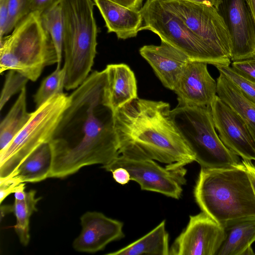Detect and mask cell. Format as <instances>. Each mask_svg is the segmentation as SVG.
I'll use <instances>...</instances> for the list:
<instances>
[{
	"instance_id": "3957f363",
	"label": "cell",
	"mask_w": 255,
	"mask_h": 255,
	"mask_svg": "<svg viewBox=\"0 0 255 255\" xmlns=\"http://www.w3.org/2000/svg\"><path fill=\"white\" fill-rule=\"evenodd\" d=\"M194 196L202 212L222 227L233 220L255 216V193L242 162L225 168H201Z\"/></svg>"
},
{
	"instance_id": "2e32d148",
	"label": "cell",
	"mask_w": 255,
	"mask_h": 255,
	"mask_svg": "<svg viewBox=\"0 0 255 255\" xmlns=\"http://www.w3.org/2000/svg\"><path fill=\"white\" fill-rule=\"evenodd\" d=\"M163 85L173 90L186 64L190 60L183 53L161 41L159 45H146L139 49Z\"/></svg>"
},
{
	"instance_id": "d6a6232c",
	"label": "cell",
	"mask_w": 255,
	"mask_h": 255,
	"mask_svg": "<svg viewBox=\"0 0 255 255\" xmlns=\"http://www.w3.org/2000/svg\"><path fill=\"white\" fill-rule=\"evenodd\" d=\"M9 0H0V39L5 36Z\"/></svg>"
},
{
	"instance_id": "6da1fadb",
	"label": "cell",
	"mask_w": 255,
	"mask_h": 255,
	"mask_svg": "<svg viewBox=\"0 0 255 255\" xmlns=\"http://www.w3.org/2000/svg\"><path fill=\"white\" fill-rule=\"evenodd\" d=\"M106 81L105 70L94 71L69 95L70 103L49 142V178H63L86 166L102 167L120 155L114 112L104 102Z\"/></svg>"
},
{
	"instance_id": "d590c367",
	"label": "cell",
	"mask_w": 255,
	"mask_h": 255,
	"mask_svg": "<svg viewBox=\"0 0 255 255\" xmlns=\"http://www.w3.org/2000/svg\"><path fill=\"white\" fill-rule=\"evenodd\" d=\"M248 173L254 192L255 193V165L251 161L243 159L241 161Z\"/></svg>"
},
{
	"instance_id": "d4e9b609",
	"label": "cell",
	"mask_w": 255,
	"mask_h": 255,
	"mask_svg": "<svg viewBox=\"0 0 255 255\" xmlns=\"http://www.w3.org/2000/svg\"><path fill=\"white\" fill-rule=\"evenodd\" d=\"M40 20L43 27L50 36L55 47L58 56L56 68H61L64 26L62 11L60 4L41 13Z\"/></svg>"
},
{
	"instance_id": "52a82bcc",
	"label": "cell",
	"mask_w": 255,
	"mask_h": 255,
	"mask_svg": "<svg viewBox=\"0 0 255 255\" xmlns=\"http://www.w3.org/2000/svg\"><path fill=\"white\" fill-rule=\"evenodd\" d=\"M70 103L69 95H55L32 113L24 127L0 151V179L12 174L30 154L49 142Z\"/></svg>"
},
{
	"instance_id": "4316f807",
	"label": "cell",
	"mask_w": 255,
	"mask_h": 255,
	"mask_svg": "<svg viewBox=\"0 0 255 255\" xmlns=\"http://www.w3.org/2000/svg\"><path fill=\"white\" fill-rule=\"evenodd\" d=\"M29 80L18 72L10 70L5 76L4 83L1 92L0 109L3 107L10 98L24 87Z\"/></svg>"
},
{
	"instance_id": "cb8c5ba5",
	"label": "cell",
	"mask_w": 255,
	"mask_h": 255,
	"mask_svg": "<svg viewBox=\"0 0 255 255\" xmlns=\"http://www.w3.org/2000/svg\"><path fill=\"white\" fill-rule=\"evenodd\" d=\"M36 193L34 190L26 192L24 199H14L12 205V212L16 218L14 229L20 243L24 246H27L30 241V218L33 212L37 211L36 205L41 199L36 197Z\"/></svg>"
},
{
	"instance_id": "e575fe53",
	"label": "cell",
	"mask_w": 255,
	"mask_h": 255,
	"mask_svg": "<svg viewBox=\"0 0 255 255\" xmlns=\"http://www.w3.org/2000/svg\"><path fill=\"white\" fill-rule=\"evenodd\" d=\"M125 7L140 9L142 6L143 0H110Z\"/></svg>"
},
{
	"instance_id": "4dcf8cb0",
	"label": "cell",
	"mask_w": 255,
	"mask_h": 255,
	"mask_svg": "<svg viewBox=\"0 0 255 255\" xmlns=\"http://www.w3.org/2000/svg\"><path fill=\"white\" fill-rule=\"evenodd\" d=\"M22 183L14 175H11L5 178L0 179V203L12 193H14Z\"/></svg>"
},
{
	"instance_id": "5bb4252c",
	"label": "cell",
	"mask_w": 255,
	"mask_h": 255,
	"mask_svg": "<svg viewBox=\"0 0 255 255\" xmlns=\"http://www.w3.org/2000/svg\"><path fill=\"white\" fill-rule=\"evenodd\" d=\"M80 235L73 243L77 252L94 254L103 250L109 243L125 237L123 223L97 211H88L80 218Z\"/></svg>"
},
{
	"instance_id": "5b68a950",
	"label": "cell",
	"mask_w": 255,
	"mask_h": 255,
	"mask_svg": "<svg viewBox=\"0 0 255 255\" xmlns=\"http://www.w3.org/2000/svg\"><path fill=\"white\" fill-rule=\"evenodd\" d=\"M57 63L55 47L39 12L26 15L9 35L0 39L1 74L14 70L34 82L45 67Z\"/></svg>"
},
{
	"instance_id": "4fadbf2b",
	"label": "cell",
	"mask_w": 255,
	"mask_h": 255,
	"mask_svg": "<svg viewBox=\"0 0 255 255\" xmlns=\"http://www.w3.org/2000/svg\"><path fill=\"white\" fill-rule=\"evenodd\" d=\"M221 0L218 11L231 36V61L255 57V26L246 0Z\"/></svg>"
},
{
	"instance_id": "f546056e",
	"label": "cell",
	"mask_w": 255,
	"mask_h": 255,
	"mask_svg": "<svg viewBox=\"0 0 255 255\" xmlns=\"http://www.w3.org/2000/svg\"><path fill=\"white\" fill-rule=\"evenodd\" d=\"M231 65L236 72L255 81V57L233 61Z\"/></svg>"
},
{
	"instance_id": "7c38bea8",
	"label": "cell",
	"mask_w": 255,
	"mask_h": 255,
	"mask_svg": "<svg viewBox=\"0 0 255 255\" xmlns=\"http://www.w3.org/2000/svg\"><path fill=\"white\" fill-rule=\"evenodd\" d=\"M210 107L224 144L243 159L255 161V137L245 122L217 95Z\"/></svg>"
},
{
	"instance_id": "ac0fdd59",
	"label": "cell",
	"mask_w": 255,
	"mask_h": 255,
	"mask_svg": "<svg viewBox=\"0 0 255 255\" xmlns=\"http://www.w3.org/2000/svg\"><path fill=\"white\" fill-rule=\"evenodd\" d=\"M103 17L108 33L119 39L136 36L143 25L140 9L129 8L110 0H93Z\"/></svg>"
},
{
	"instance_id": "9c48e42d",
	"label": "cell",
	"mask_w": 255,
	"mask_h": 255,
	"mask_svg": "<svg viewBox=\"0 0 255 255\" xmlns=\"http://www.w3.org/2000/svg\"><path fill=\"white\" fill-rule=\"evenodd\" d=\"M161 0L208 47L221 65H230L231 36L217 9L189 0Z\"/></svg>"
},
{
	"instance_id": "1f68e13d",
	"label": "cell",
	"mask_w": 255,
	"mask_h": 255,
	"mask_svg": "<svg viewBox=\"0 0 255 255\" xmlns=\"http://www.w3.org/2000/svg\"><path fill=\"white\" fill-rule=\"evenodd\" d=\"M60 0H26L30 13H40L59 3Z\"/></svg>"
},
{
	"instance_id": "9a60e30c",
	"label": "cell",
	"mask_w": 255,
	"mask_h": 255,
	"mask_svg": "<svg viewBox=\"0 0 255 255\" xmlns=\"http://www.w3.org/2000/svg\"><path fill=\"white\" fill-rule=\"evenodd\" d=\"M207 63L190 60L182 72L173 91L178 104L209 106L217 95V81L210 74Z\"/></svg>"
},
{
	"instance_id": "484cf974",
	"label": "cell",
	"mask_w": 255,
	"mask_h": 255,
	"mask_svg": "<svg viewBox=\"0 0 255 255\" xmlns=\"http://www.w3.org/2000/svg\"><path fill=\"white\" fill-rule=\"evenodd\" d=\"M66 81V70L64 66L56 68L41 82L34 96V102L37 108L52 96L63 94Z\"/></svg>"
},
{
	"instance_id": "7a4b0ae2",
	"label": "cell",
	"mask_w": 255,
	"mask_h": 255,
	"mask_svg": "<svg viewBox=\"0 0 255 255\" xmlns=\"http://www.w3.org/2000/svg\"><path fill=\"white\" fill-rule=\"evenodd\" d=\"M169 104L138 97L114 112L120 155L175 168L195 161L171 116Z\"/></svg>"
},
{
	"instance_id": "30bf717a",
	"label": "cell",
	"mask_w": 255,
	"mask_h": 255,
	"mask_svg": "<svg viewBox=\"0 0 255 255\" xmlns=\"http://www.w3.org/2000/svg\"><path fill=\"white\" fill-rule=\"evenodd\" d=\"M112 172L118 167L126 169L130 179L137 182L142 190L155 192L175 199L181 197L182 185L186 183V170L183 167H163L154 160L133 159L120 155L110 164L102 166Z\"/></svg>"
},
{
	"instance_id": "d6986e66",
	"label": "cell",
	"mask_w": 255,
	"mask_h": 255,
	"mask_svg": "<svg viewBox=\"0 0 255 255\" xmlns=\"http://www.w3.org/2000/svg\"><path fill=\"white\" fill-rule=\"evenodd\" d=\"M223 228L226 237L216 255H255L252 248L255 242V216L233 220Z\"/></svg>"
},
{
	"instance_id": "f35d334b",
	"label": "cell",
	"mask_w": 255,
	"mask_h": 255,
	"mask_svg": "<svg viewBox=\"0 0 255 255\" xmlns=\"http://www.w3.org/2000/svg\"><path fill=\"white\" fill-rule=\"evenodd\" d=\"M0 213H1V220L5 215L12 212L13 211L12 205H3L0 207Z\"/></svg>"
},
{
	"instance_id": "7402d4cb",
	"label": "cell",
	"mask_w": 255,
	"mask_h": 255,
	"mask_svg": "<svg viewBox=\"0 0 255 255\" xmlns=\"http://www.w3.org/2000/svg\"><path fill=\"white\" fill-rule=\"evenodd\" d=\"M52 152L49 143L42 144L30 154L11 175L22 183H35L49 178Z\"/></svg>"
},
{
	"instance_id": "44dd1931",
	"label": "cell",
	"mask_w": 255,
	"mask_h": 255,
	"mask_svg": "<svg viewBox=\"0 0 255 255\" xmlns=\"http://www.w3.org/2000/svg\"><path fill=\"white\" fill-rule=\"evenodd\" d=\"M169 235L163 220L155 228L128 245L107 255H169Z\"/></svg>"
},
{
	"instance_id": "74e56055",
	"label": "cell",
	"mask_w": 255,
	"mask_h": 255,
	"mask_svg": "<svg viewBox=\"0 0 255 255\" xmlns=\"http://www.w3.org/2000/svg\"><path fill=\"white\" fill-rule=\"evenodd\" d=\"M249 9L255 26V0H246Z\"/></svg>"
},
{
	"instance_id": "83f0119b",
	"label": "cell",
	"mask_w": 255,
	"mask_h": 255,
	"mask_svg": "<svg viewBox=\"0 0 255 255\" xmlns=\"http://www.w3.org/2000/svg\"><path fill=\"white\" fill-rule=\"evenodd\" d=\"M220 73L232 81L251 101L255 104V81L236 72L230 65L215 66Z\"/></svg>"
},
{
	"instance_id": "8fae6325",
	"label": "cell",
	"mask_w": 255,
	"mask_h": 255,
	"mask_svg": "<svg viewBox=\"0 0 255 255\" xmlns=\"http://www.w3.org/2000/svg\"><path fill=\"white\" fill-rule=\"evenodd\" d=\"M226 237L224 228L202 212L190 216L186 228L175 240L170 255H216Z\"/></svg>"
},
{
	"instance_id": "ba28073f",
	"label": "cell",
	"mask_w": 255,
	"mask_h": 255,
	"mask_svg": "<svg viewBox=\"0 0 255 255\" xmlns=\"http://www.w3.org/2000/svg\"><path fill=\"white\" fill-rule=\"evenodd\" d=\"M140 10L143 18L140 31H151L191 60L221 65L208 47L161 0H146Z\"/></svg>"
},
{
	"instance_id": "8d00e7d4",
	"label": "cell",
	"mask_w": 255,
	"mask_h": 255,
	"mask_svg": "<svg viewBox=\"0 0 255 255\" xmlns=\"http://www.w3.org/2000/svg\"><path fill=\"white\" fill-rule=\"evenodd\" d=\"M199 4L214 7L218 10L221 0H189Z\"/></svg>"
},
{
	"instance_id": "836d02e7",
	"label": "cell",
	"mask_w": 255,
	"mask_h": 255,
	"mask_svg": "<svg viewBox=\"0 0 255 255\" xmlns=\"http://www.w3.org/2000/svg\"><path fill=\"white\" fill-rule=\"evenodd\" d=\"M113 177L118 183L125 185L131 180L128 171L123 167H118L112 171Z\"/></svg>"
},
{
	"instance_id": "8992f818",
	"label": "cell",
	"mask_w": 255,
	"mask_h": 255,
	"mask_svg": "<svg viewBox=\"0 0 255 255\" xmlns=\"http://www.w3.org/2000/svg\"><path fill=\"white\" fill-rule=\"evenodd\" d=\"M171 116L201 168L217 169L239 163V156L222 142L213 122L209 106L178 104Z\"/></svg>"
},
{
	"instance_id": "f1b7e54d",
	"label": "cell",
	"mask_w": 255,
	"mask_h": 255,
	"mask_svg": "<svg viewBox=\"0 0 255 255\" xmlns=\"http://www.w3.org/2000/svg\"><path fill=\"white\" fill-rule=\"evenodd\" d=\"M29 13L26 0H9L5 35L11 32L16 25Z\"/></svg>"
},
{
	"instance_id": "ffe728a7",
	"label": "cell",
	"mask_w": 255,
	"mask_h": 255,
	"mask_svg": "<svg viewBox=\"0 0 255 255\" xmlns=\"http://www.w3.org/2000/svg\"><path fill=\"white\" fill-rule=\"evenodd\" d=\"M217 95L245 122L255 137V104L221 73L217 79Z\"/></svg>"
},
{
	"instance_id": "603a6c76",
	"label": "cell",
	"mask_w": 255,
	"mask_h": 255,
	"mask_svg": "<svg viewBox=\"0 0 255 255\" xmlns=\"http://www.w3.org/2000/svg\"><path fill=\"white\" fill-rule=\"evenodd\" d=\"M32 113L26 107V90L24 87L0 125V151L4 149L30 119Z\"/></svg>"
},
{
	"instance_id": "e0dca14e",
	"label": "cell",
	"mask_w": 255,
	"mask_h": 255,
	"mask_svg": "<svg viewBox=\"0 0 255 255\" xmlns=\"http://www.w3.org/2000/svg\"><path fill=\"white\" fill-rule=\"evenodd\" d=\"M104 70L107 77L104 102L114 112L138 97L136 79L128 65L109 64Z\"/></svg>"
},
{
	"instance_id": "277c9868",
	"label": "cell",
	"mask_w": 255,
	"mask_h": 255,
	"mask_svg": "<svg viewBox=\"0 0 255 255\" xmlns=\"http://www.w3.org/2000/svg\"><path fill=\"white\" fill-rule=\"evenodd\" d=\"M64 26L65 89L75 90L89 75L97 53L98 28L93 0H60Z\"/></svg>"
}]
</instances>
